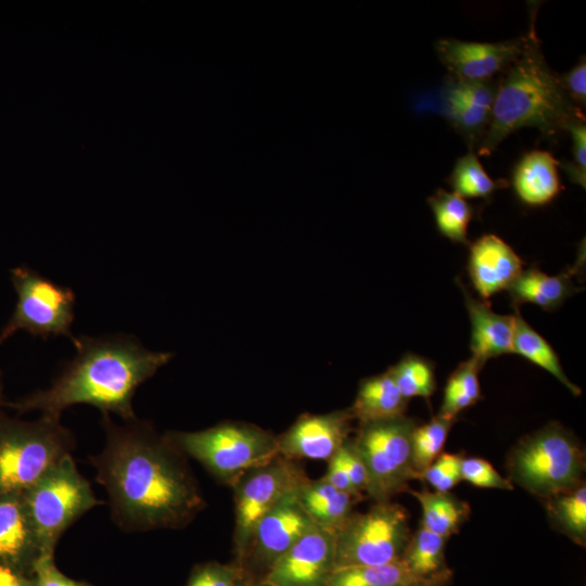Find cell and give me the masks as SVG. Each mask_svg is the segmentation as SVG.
<instances>
[{"instance_id": "ffe728a7", "label": "cell", "mask_w": 586, "mask_h": 586, "mask_svg": "<svg viewBox=\"0 0 586 586\" xmlns=\"http://www.w3.org/2000/svg\"><path fill=\"white\" fill-rule=\"evenodd\" d=\"M559 161L548 152L525 153L512 171V188L518 199L531 207L551 203L562 190L558 174Z\"/></svg>"}, {"instance_id": "1f68e13d", "label": "cell", "mask_w": 586, "mask_h": 586, "mask_svg": "<svg viewBox=\"0 0 586 586\" xmlns=\"http://www.w3.org/2000/svg\"><path fill=\"white\" fill-rule=\"evenodd\" d=\"M397 388L406 399L423 397L429 399L436 390L434 365L431 360L406 354L388 369Z\"/></svg>"}, {"instance_id": "d590c367", "label": "cell", "mask_w": 586, "mask_h": 586, "mask_svg": "<svg viewBox=\"0 0 586 586\" xmlns=\"http://www.w3.org/2000/svg\"><path fill=\"white\" fill-rule=\"evenodd\" d=\"M566 132L570 133L573 143V161L559 162L568 178L585 188L586 186V118L579 117L572 120Z\"/></svg>"}, {"instance_id": "7bdbcfd3", "label": "cell", "mask_w": 586, "mask_h": 586, "mask_svg": "<svg viewBox=\"0 0 586 586\" xmlns=\"http://www.w3.org/2000/svg\"><path fill=\"white\" fill-rule=\"evenodd\" d=\"M3 391H4V385H3V373H2V371L0 370V416L3 413V412L1 411V409H2V407L5 405Z\"/></svg>"}, {"instance_id": "74e56055", "label": "cell", "mask_w": 586, "mask_h": 586, "mask_svg": "<svg viewBox=\"0 0 586 586\" xmlns=\"http://www.w3.org/2000/svg\"><path fill=\"white\" fill-rule=\"evenodd\" d=\"M34 586H90L63 574L52 553H41L33 566Z\"/></svg>"}, {"instance_id": "5b68a950", "label": "cell", "mask_w": 586, "mask_h": 586, "mask_svg": "<svg viewBox=\"0 0 586 586\" xmlns=\"http://www.w3.org/2000/svg\"><path fill=\"white\" fill-rule=\"evenodd\" d=\"M73 434L60 418L24 421L0 416V495H22L71 454Z\"/></svg>"}, {"instance_id": "f1b7e54d", "label": "cell", "mask_w": 586, "mask_h": 586, "mask_svg": "<svg viewBox=\"0 0 586 586\" xmlns=\"http://www.w3.org/2000/svg\"><path fill=\"white\" fill-rule=\"evenodd\" d=\"M437 230L454 243L469 244L468 227L474 209L466 199L455 192L438 189L428 199Z\"/></svg>"}, {"instance_id": "30bf717a", "label": "cell", "mask_w": 586, "mask_h": 586, "mask_svg": "<svg viewBox=\"0 0 586 586\" xmlns=\"http://www.w3.org/2000/svg\"><path fill=\"white\" fill-rule=\"evenodd\" d=\"M11 282L17 301L0 332V345L20 330L43 340L64 335L75 342L71 328L76 296L72 289L59 285L27 266L11 269Z\"/></svg>"}, {"instance_id": "5bb4252c", "label": "cell", "mask_w": 586, "mask_h": 586, "mask_svg": "<svg viewBox=\"0 0 586 586\" xmlns=\"http://www.w3.org/2000/svg\"><path fill=\"white\" fill-rule=\"evenodd\" d=\"M528 31L500 42H472L442 38L434 44L435 52L449 76L467 80L498 78L523 52Z\"/></svg>"}, {"instance_id": "4316f807", "label": "cell", "mask_w": 586, "mask_h": 586, "mask_svg": "<svg viewBox=\"0 0 586 586\" xmlns=\"http://www.w3.org/2000/svg\"><path fill=\"white\" fill-rule=\"evenodd\" d=\"M553 527L579 546L586 545V486L544 500Z\"/></svg>"}, {"instance_id": "f35d334b", "label": "cell", "mask_w": 586, "mask_h": 586, "mask_svg": "<svg viewBox=\"0 0 586 586\" xmlns=\"http://www.w3.org/2000/svg\"><path fill=\"white\" fill-rule=\"evenodd\" d=\"M560 82L571 102L581 110L586 106V61L583 55L578 63L566 73L559 75Z\"/></svg>"}, {"instance_id": "9a60e30c", "label": "cell", "mask_w": 586, "mask_h": 586, "mask_svg": "<svg viewBox=\"0 0 586 586\" xmlns=\"http://www.w3.org/2000/svg\"><path fill=\"white\" fill-rule=\"evenodd\" d=\"M334 571L335 533L315 525L279 559L263 582L273 586H327Z\"/></svg>"}, {"instance_id": "ac0fdd59", "label": "cell", "mask_w": 586, "mask_h": 586, "mask_svg": "<svg viewBox=\"0 0 586 586\" xmlns=\"http://www.w3.org/2000/svg\"><path fill=\"white\" fill-rule=\"evenodd\" d=\"M40 555L23 495H0V564L33 573Z\"/></svg>"}, {"instance_id": "60d3db41", "label": "cell", "mask_w": 586, "mask_h": 586, "mask_svg": "<svg viewBox=\"0 0 586 586\" xmlns=\"http://www.w3.org/2000/svg\"><path fill=\"white\" fill-rule=\"evenodd\" d=\"M322 477L336 489L351 494L359 499L364 498V496L354 488L339 451L328 460V469Z\"/></svg>"}, {"instance_id": "d6a6232c", "label": "cell", "mask_w": 586, "mask_h": 586, "mask_svg": "<svg viewBox=\"0 0 586 586\" xmlns=\"http://www.w3.org/2000/svg\"><path fill=\"white\" fill-rule=\"evenodd\" d=\"M457 419L436 415L423 424H417L412 433V462L418 479L443 453L450 429Z\"/></svg>"}, {"instance_id": "2e32d148", "label": "cell", "mask_w": 586, "mask_h": 586, "mask_svg": "<svg viewBox=\"0 0 586 586\" xmlns=\"http://www.w3.org/2000/svg\"><path fill=\"white\" fill-rule=\"evenodd\" d=\"M353 421L349 408L329 413L302 415L277 436L278 454L291 460L328 461L349 438Z\"/></svg>"}, {"instance_id": "d6986e66", "label": "cell", "mask_w": 586, "mask_h": 586, "mask_svg": "<svg viewBox=\"0 0 586 586\" xmlns=\"http://www.w3.org/2000/svg\"><path fill=\"white\" fill-rule=\"evenodd\" d=\"M471 323L470 349L482 366L494 357L512 353L514 315L495 313L485 300L475 298L458 280Z\"/></svg>"}, {"instance_id": "b9f144b4", "label": "cell", "mask_w": 586, "mask_h": 586, "mask_svg": "<svg viewBox=\"0 0 586 586\" xmlns=\"http://www.w3.org/2000/svg\"><path fill=\"white\" fill-rule=\"evenodd\" d=\"M0 586H34L33 573L0 564Z\"/></svg>"}, {"instance_id": "3957f363", "label": "cell", "mask_w": 586, "mask_h": 586, "mask_svg": "<svg viewBox=\"0 0 586 586\" xmlns=\"http://www.w3.org/2000/svg\"><path fill=\"white\" fill-rule=\"evenodd\" d=\"M521 55L498 77L489 123L476 148L477 155H491L511 133L534 127L546 137L565 131L568 125L585 117L548 65L534 30Z\"/></svg>"}, {"instance_id": "ab89813d", "label": "cell", "mask_w": 586, "mask_h": 586, "mask_svg": "<svg viewBox=\"0 0 586 586\" xmlns=\"http://www.w3.org/2000/svg\"><path fill=\"white\" fill-rule=\"evenodd\" d=\"M339 454L354 488L364 496L368 487V474L353 440L348 438L340 448Z\"/></svg>"}, {"instance_id": "cb8c5ba5", "label": "cell", "mask_w": 586, "mask_h": 586, "mask_svg": "<svg viewBox=\"0 0 586 586\" xmlns=\"http://www.w3.org/2000/svg\"><path fill=\"white\" fill-rule=\"evenodd\" d=\"M407 406L408 399L402 395L387 370L361 380L349 410L354 420L361 424L404 416Z\"/></svg>"}, {"instance_id": "e575fe53", "label": "cell", "mask_w": 586, "mask_h": 586, "mask_svg": "<svg viewBox=\"0 0 586 586\" xmlns=\"http://www.w3.org/2000/svg\"><path fill=\"white\" fill-rule=\"evenodd\" d=\"M461 454L442 453L423 472L421 480L435 492L447 493L461 481Z\"/></svg>"}, {"instance_id": "836d02e7", "label": "cell", "mask_w": 586, "mask_h": 586, "mask_svg": "<svg viewBox=\"0 0 586 586\" xmlns=\"http://www.w3.org/2000/svg\"><path fill=\"white\" fill-rule=\"evenodd\" d=\"M186 586H252L243 569L235 562H207L196 565Z\"/></svg>"}, {"instance_id": "7402d4cb", "label": "cell", "mask_w": 586, "mask_h": 586, "mask_svg": "<svg viewBox=\"0 0 586 586\" xmlns=\"http://www.w3.org/2000/svg\"><path fill=\"white\" fill-rule=\"evenodd\" d=\"M447 538L422 525L410 535L400 561L417 578L429 586H448L453 571L445 559Z\"/></svg>"}, {"instance_id": "8992f818", "label": "cell", "mask_w": 586, "mask_h": 586, "mask_svg": "<svg viewBox=\"0 0 586 586\" xmlns=\"http://www.w3.org/2000/svg\"><path fill=\"white\" fill-rule=\"evenodd\" d=\"M166 436L184 456L195 459L230 486L250 469L279 455L276 435L243 422H222L201 431L170 432Z\"/></svg>"}, {"instance_id": "7c38bea8", "label": "cell", "mask_w": 586, "mask_h": 586, "mask_svg": "<svg viewBox=\"0 0 586 586\" xmlns=\"http://www.w3.org/2000/svg\"><path fill=\"white\" fill-rule=\"evenodd\" d=\"M300 486L264 514L253 531L245 556L238 564L252 585L263 582L279 559L315 526L298 499Z\"/></svg>"}, {"instance_id": "6da1fadb", "label": "cell", "mask_w": 586, "mask_h": 586, "mask_svg": "<svg viewBox=\"0 0 586 586\" xmlns=\"http://www.w3.org/2000/svg\"><path fill=\"white\" fill-rule=\"evenodd\" d=\"M106 443L92 457L115 521L127 531L181 528L205 507L184 455L137 419L116 425L103 416Z\"/></svg>"}, {"instance_id": "9c48e42d", "label": "cell", "mask_w": 586, "mask_h": 586, "mask_svg": "<svg viewBox=\"0 0 586 586\" xmlns=\"http://www.w3.org/2000/svg\"><path fill=\"white\" fill-rule=\"evenodd\" d=\"M410 535L409 513L399 504L374 502L353 512L335 533V570L398 561Z\"/></svg>"}, {"instance_id": "83f0119b", "label": "cell", "mask_w": 586, "mask_h": 586, "mask_svg": "<svg viewBox=\"0 0 586 586\" xmlns=\"http://www.w3.org/2000/svg\"><path fill=\"white\" fill-rule=\"evenodd\" d=\"M327 586H429L413 576L400 560L382 565L336 569Z\"/></svg>"}, {"instance_id": "8fae6325", "label": "cell", "mask_w": 586, "mask_h": 586, "mask_svg": "<svg viewBox=\"0 0 586 586\" xmlns=\"http://www.w3.org/2000/svg\"><path fill=\"white\" fill-rule=\"evenodd\" d=\"M307 477L294 460L278 455L250 469L234 482L233 562L240 564L243 560L253 531L263 515Z\"/></svg>"}, {"instance_id": "4dcf8cb0", "label": "cell", "mask_w": 586, "mask_h": 586, "mask_svg": "<svg viewBox=\"0 0 586 586\" xmlns=\"http://www.w3.org/2000/svg\"><path fill=\"white\" fill-rule=\"evenodd\" d=\"M447 182L454 192L463 199L486 200L498 189L508 186L506 180H493L479 161L475 151L471 149L457 160Z\"/></svg>"}, {"instance_id": "277c9868", "label": "cell", "mask_w": 586, "mask_h": 586, "mask_svg": "<svg viewBox=\"0 0 586 586\" xmlns=\"http://www.w3.org/2000/svg\"><path fill=\"white\" fill-rule=\"evenodd\" d=\"M507 470L511 483L545 500L584 483L585 450L572 432L552 422L518 442Z\"/></svg>"}, {"instance_id": "ba28073f", "label": "cell", "mask_w": 586, "mask_h": 586, "mask_svg": "<svg viewBox=\"0 0 586 586\" xmlns=\"http://www.w3.org/2000/svg\"><path fill=\"white\" fill-rule=\"evenodd\" d=\"M416 425L406 415L359 424L353 443L367 470L366 494L374 502L409 492V482L418 479L412 462Z\"/></svg>"}, {"instance_id": "7a4b0ae2", "label": "cell", "mask_w": 586, "mask_h": 586, "mask_svg": "<svg viewBox=\"0 0 586 586\" xmlns=\"http://www.w3.org/2000/svg\"><path fill=\"white\" fill-rule=\"evenodd\" d=\"M77 355L47 390L7 403L18 413L38 410L60 418L77 404L94 406L103 416L135 420L132 397L139 385L166 365L173 354L144 348L133 336L76 337Z\"/></svg>"}, {"instance_id": "d4e9b609", "label": "cell", "mask_w": 586, "mask_h": 586, "mask_svg": "<svg viewBox=\"0 0 586 586\" xmlns=\"http://www.w3.org/2000/svg\"><path fill=\"white\" fill-rule=\"evenodd\" d=\"M409 493L421 506L420 525L447 539L459 532L470 515L469 504L449 492L409 489Z\"/></svg>"}, {"instance_id": "8d00e7d4", "label": "cell", "mask_w": 586, "mask_h": 586, "mask_svg": "<svg viewBox=\"0 0 586 586\" xmlns=\"http://www.w3.org/2000/svg\"><path fill=\"white\" fill-rule=\"evenodd\" d=\"M461 480L482 488L513 489V484L504 477L485 459L463 457L460 466Z\"/></svg>"}, {"instance_id": "f546056e", "label": "cell", "mask_w": 586, "mask_h": 586, "mask_svg": "<svg viewBox=\"0 0 586 586\" xmlns=\"http://www.w3.org/2000/svg\"><path fill=\"white\" fill-rule=\"evenodd\" d=\"M482 365L473 357L461 362L449 375L438 415L455 418L481 398L479 372Z\"/></svg>"}, {"instance_id": "ee69618b", "label": "cell", "mask_w": 586, "mask_h": 586, "mask_svg": "<svg viewBox=\"0 0 586 586\" xmlns=\"http://www.w3.org/2000/svg\"><path fill=\"white\" fill-rule=\"evenodd\" d=\"M252 586H273V585H270V584H268L266 582H262V583L254 584Z\"/></svg>"}, {"instance_id": "e0dca14e", "label": "cell", "mask_w": 586, "mask_h": 586, "mask_svg": "<svg viewBox=\"0 0 586 586\" xmlns=\"http://www.w3.org/2000/svg\"><path fill=\"white\" fill-rule=\"evenodd\" d=\"M523 265L514 250L496 234H484L470 244L468 272L482 300L508 290Z\"/></svg>"}, {"instance_id": "52a82bcc", "label": "cell", "mask_w": 586, "mask_h": 586, "mask_svg": "<svg viewBox=\"0 0 586 586\" xmlns=\"http://www.w3.org/2000/svg\"><path fill=\"white\" fill-rule=\"evenodd\" d=\"M22 495L41 553L53 555L66 528L101 504L71 454Z\"/></svg>"}, {"instance_id": "603a6c76", "label": "cell", "mask_w": 586, "mask_h": 586, "mask_svg": "<svg viewBox=\"0 0 586 586\" xmlns=\"http://www.w3.org/2000/svg\"><path fill=\"white\" fill-rule=\"evenodd\" d=\"M574 269L549 276L536 267L523 269L520 276L507 290L512 298L513 306L532 303L544 310L558 309L579 288H575L572 280Z\"/></svg>"}, {"instance_id": "484cf974", "label": "cell", "mask_w": 586, "mask_h": 586, "mask_svg": "<svg viewBox=\"0 0 586 586\" xmlns=\"http://www.w3.org/2000/svg\"><path fill=\"white\" fill-rule=\"evenodd\" d=\"M514 309L512 353L539 366L558 379L573 395L578 396L581 388L569 380L555 349L523 319L517 306Z\"/></svg>"}, {"instance_id": "4fadbf2b", "label": "cell", "mask_w": 586, "mask_h": 586, "mask_svg": "<svg viewBox=\"0 0 586 586\" xmlns=\"http://www.w3.org/2000/svg\"><path fill=\"white\" fill-rule=\"evenodd\" d=\"M498 78L467 80L448 76L430 109L438 112L476 150L489 123Z\"/></svg>"}, {"instance_id": "44dd1931", "label": "cell", "mask_w": 586, "mask_h": 586, "mask_svg": "<svg viewBox=\"0 0 586 586\" xmlns=\"http://www.w3.org/2000/svg\"><path fill=\"white\" fill-rule=\"evenodd\" d=\"M298 499L315 525L336 533L361 500L333 487L323 477H307L297 489Z\"/></svg>"}]
</instances>
